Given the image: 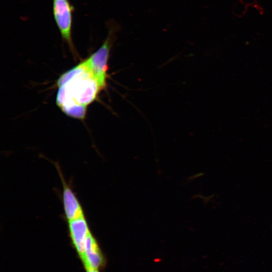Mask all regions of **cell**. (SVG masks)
<instances>
[{"label":"cell","instance_id":"obj_5","mask_svg":"<svg viewBox=\"0 0 272 272\" xmlns=\"http://www.w3.org/2000/svg\"><path fill=\"white\" fill-rule=\"evenodd\" d=\"M69 237L81 261L84 258L86 239L91 231L86 216L67 222Z\"/></svg>","mask_w":272,"mask_h":272},{"label":"cell","instance_id":"obj_3","mask_svg":"<svg viewBox=\"0 0 272 272\" xmlns=\"http://www.w3.org/2000/svg\"><path fill=\"white\" fill-rule=\"evenodd\" d=\"M74 10V7L69 0H53V15L61 37L73 53H76L72 39Z\"/></svg>","mask_w":272,"mask_h":272},{"label":"cell","instance_id":"obj_6","mask_svg":"<svg viewBox=\"0 0 272 272\" xmlns=\"http://www.w3.org/2000/svg\"><path fill=\"white\" fill-rule=\"evenodd\" d=\"M82 262L84 266H89L98 270L104 268L106 265L105 256L91 232L88 235L85 240L84 258Z\"/></svg>","mask_w":272,"mask_h":272},{"label":"cell","instance_id":"obj_1","mask_svg":"<svg viewBox=\"0 0 272 272\" xmlns=\"http://www.w3.org/2000/svg\"><path fill=\"white\" fill-rule=\"evenodd\" d=\"M56 104L67 115L83 119L87 106L102 90L93 74L83 61L58 79Z\"/></svg>","mask_w":272,"mask_h":272},{"label":"cell","instance_id":"obj_4","mask_svg":"<svg viewBox=\"0 0 272 272\" xmlns=\"http://www.w3.org/2000/svg\"><path fill=\"white\" fill-rule=\"evenodd\" d=\"M61 179L62 199L64 217L67 222L85 216L83 207L71 186L66 182L59 165L53 162Z\"/></svg>","mask_w":272,"mask_h":272},{"label":"cell","instance_id":"obj_2","mask_svg":"<svg viewBox=\"0 0 272 272\" xmlns=\"http://www.w3.org/2000/svg\"><path fill=\"white\" fill-rule=\"evenodd\" d=\"M107 25L108 35L102 45L84 60L102 89H104L106 85L109 53L116 39V34L119 29L118 24L114 21H110Z\"/></svg>","mask_w":272,"mask_h":272},{"label":"cell","instance_id":"obj_7","mask_svg":"<svg viewBox=\"0 0 272 272\" xmlns=\"http://www.w3.org/2000/svg\"><path fill=\"white\" fill-rule=\"evenodd\" d=\"M86 272H99L98 269L93 268L89 266H84Z\"/></svg>","mask_w":272,"mask_h":272}]
</instances>
